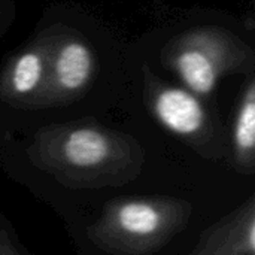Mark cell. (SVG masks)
<instances>
[{"label":"cell","mask_w":255,"mask_h":255,"mask_svg":"<svg viewBox=\"0 0 255 255\" xmlns=\"http://www.w3.org/2000/svg\"><path fill=\"white\" fill-rule=\"evenodd\" d=\"M149 1H152V3H155V4H160V3H163V0H149Z\"/></svg>","instance_id":"obj_11"},{"label":"cell","mask_w":255,"mask_h":255,"mask_svg":"<svg viewBox=\"0 0 255 255\" xmlns=\"http://www.w3.org/2000/svg\"><path fill=\"white\" fill-rule=\"evenodd\" d=\"M193 205L178 197L120 199L105 205L87 238L109 255H151L182 233Z\"/></svg>","instance_id":"obj_4"},{"label":"cell","mask_w":255,"mask_h":255,"mask_svg":"<svg viewBox=\"0 0 255 255\" xmlns=\"http://www.w3.org/2000/svg\"><path fill=\"white\" fill-rule=\"evenodd\" d=\"M155 60L179 85L206 102L226 78L255 72L254 42L233 19L178 25L161 40Z\"/></svg>","instance_id":"obj_2"},{"label":"cell","mask_w":255,"mask_h":255,"mask_svg":"<svg viewBox=\"0 0 255 255\" xmlns=\"http://www.w3.org/2000/svg\"><path fill=\"white\" fill-rule=\"evenodd\" d=\"M137 64L142 102L149 115L202 157L224 158L229 149L226 130L208 102L164 79L146 58Z\"/></svg>","instance_id":"obj_5"},{"label":"cell","mask_w":255,"mask_h":255,"mask_svg":"<svg viewBox=\"0 0 255 255\" xmlns=\"http://www.w3.org/2000/svg\"><path fill=\"white\" fill-rule=\"evenodd\" d=\"M49 49L46 79L37 106L64 108L82 100L103 75L108 64L126 61L112 34L78 12H48Z\"/></svg>","instance_id":"obj_3"},{"label":"cell","mask_w":255,"mask_h":255,"mask_svg":"<svg viewBox=\"0 0 255 255\" xmlns=\"http://www.w3.org/2000/svg\"><path fill=\"white\" fill-rule=\"evenodd\" d=\"M16 18L15 0H0V42L12 27Z\"/></svg>","instance_id":"obj_9"},{"label":"cell","mask_w":255,"mask_h":255,"mask_svg":"<svg viewBox=\"0 0 255 255\" xmlns=\"http://www.w3.org/2000/svg\"><path fill=\"white\" fill-rule=\"evenodd\" d=\"M0 255H21L18 253L16 247L13 245V242L10 241V238L7 236V233H4V230H1V251Z\"/></svg>","instance_id":"obj_10"},{"label":"cell","mask_w":255,"mask_h":255,"mask_svg":"<svg viewBox=\"0 0 255 255\" xmlns=\"http://www.w3.org/2000/svg\"><path fill=\"white\" fill-rule=\"evenodd\" d=\"M188 255H255V196L208 227Z\"/></svg>","instance_id":"obj_7"},{"label":"cell","mask_w":255,"mask_h":255,"mask_svg":"<svg viewBox=\"0 0 255 255\" xmlns=\"http://www.w3.org/2000/svg\"><path fill=\"white\" fill-rule=\"evenodd\" d=\"M25 154L31 166L72 190L124 187L142 173L146 161L136 137L93 118L39 128Z\"/></svg>","instance_id":"obj_1"},{"label":"cell","mask_w":255,"mask_h":255,"mask_svg":"<svg viewBox=\"0 0 255 255\" xmlns=\"http://www.w3.org/2000/svg\"><path fill=\"white\" fill-rule=\"evenodd\" d=\"M0 251H1V230H0Z\"/></svg>","instance_id":"obj_12"},{"label":"cell","mask_w":255,"mask_h":255,"mask_svg":"<svg viewBox=\"0 0 255 255\" xmlns=\"http://www.w3.org/2000/svg\"><path fill=\"white\" fill-rule=\"evenodd\" d=\"M49 49V25L39 21L33 34L13 49L0 67V103L16 111H37Z\"/></svg>","instance_id":"obj_6"},{"label":"cell","mask_w":255,"mask_h":255,"mask_svg":"<svg viewBox=\"0 0 255 255\" xmlns=\"http://www.w3.org/2000/svg\"><path fill=\"white\" fill-rule=\"evenodd\" d=\"M233 166L244 175L255 172V72L244 76L232 128Z\"/></svg>","instance_id":"obj_8"}]
</instances>
